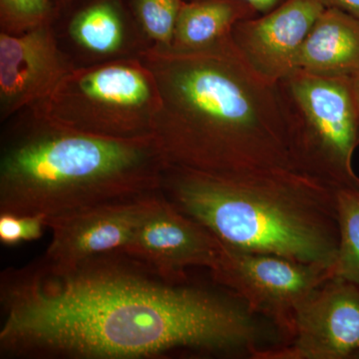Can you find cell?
Returning <instances> with one entry per match:
<instances>
[{"label": "cell", "mask_w": 359, "mask_h": 359, "mask_svg": "<svg viewBox=\"0 0 359 359\" xmlns=\"http://www.w3.org/2000/svg\"><path fill=\"white\" fill-rule=\"evenodd\" d=\"M73 70L50 23L22 34L0 32V122L43 102Z\"/></svg>", "instance_id": "12"}, {"label": "cell", "mask_w": 359, "mask_h": 359, "mask_svg": "<svg viewBox=\"0 0 359 359\" xmlns=\"http://www.w3.org/2000/svg\"><path fill=\"white\" fill-rule=\"evenodd\" d=\"M224 250L211 231L177 209L160 192L125 254L175 283L189 282L187 269L218 266Z\"/></svg>", "instance_id": "10"}, {"label": "cell", "mask_w": 359, "mask_h": 359, "mask_svg": "<svg viewBox=\"0 0 359 359\" xmlns=\"http://www.w3.org/2000/svg\"><path fill=\"white\" fill-rule=\"evenodd\" d=\"M185 1H189V0H185ZM244 1L249 4L257 13L264 14L273 11L285 0H244Z\"/></svg>", "instance_id": "21"}, {"label": "cell", "mask_w": 359, "mask_h": 359, "mask_svg": "<svg viewBox=\"0 0 359 359\" xmlns=\"http://www.w3.org/2000/svg\"><path fill=\"white\" fill-rule=\"evenodd\" d=\"M185 0H127L135 20L151 47L167 48L173 41L175 25Z\"/></svg>", "instance_id": "17"}, {"label": "cell", "mask_w": 359, "mask_h": 359, "mask_svg": "<svg viewBox=\"0 0 359 359\" xmlns=\"http://www.w3.org/2000/svg\"><path fill=\"white\" fill-rule=\"evenodd\" d=\"M294 70L330 77L359 75V20L325 7L302 45Z\"/></svg>", "instance_id": "14"}, {"label": "cell", "mask_w": 359, "mask_h": 359, "mask_svg": "<svg viewBox=\"0 0 359 359\" xmlns=\"http://www.w3.org/2000/svg\"><path fill=\"white\" fill-rule=\"evenodd\" d=\"M353 359H359V351H358V353L354 354Z\"/></svg>", "instance_id": "23"}, {"label": "cell", "mask_w": 359, "mask_h": 359, "mask_svg": "<svg viewBox=\"0 0 359 359\" xmlns=\"http://www.w3.org/2000/svg\"><path fill=\"white\" fill-rule=\"evenodd\" d=\"M56 0H54V4H55Z\"/></svg>", "instance_id": "24"}, {"label": "cell", "mask_w": 359, "mask_h": 359, "mask_svg": "<svg viewBox=\"0 0 359 359\" xmlns=\"http://www.w3.org/2000/svg\"><path fill=\"white\" fill-rule=\"evenodd\" d=\"M259 13L244 0L184 1L175 25L172 48L196 51L230 39L240 21Z\"/></svg>", "instance_id": "15"}, {"label": "cell", "mask_w": 359, "mask_h": 359, "mask_svg": "<svg viewBox=\"0 0 359 359\" xmlns=\"http://www.w3.org/2000/svg\"><path fill=\"white\" fill-rule=\"evenodd\" d=\"M161 192L222 244L332 266L339 244L335 189L294 171L217 176L166 165Z\"/></svg>", "instance_id": "4"}, {"label": "cell", "mask_w": 359, "mask_h": 359, "mask_svg": "<svg viewBox=\"0 0 359 359\" xmlns=\"http://www.w3.org/2000/svg\"><path fill=\"white\" fill-rule=\"evenodd\" d=\"M50 25L75 69L141 59L151 48L127 0H56Z\"/></svg>", "instance_id": "8"}, {"label": "cell", "mask_w": 359, "mask_h": 359, "mask_svg": "<svg viewBox=\"0 0 359 359\" xmlns=\"http://www.w3.org/2000/svg\"><path fill=\"white\" fill-rule=\"evenodd\" d=\"M141 59L159 88L153 137L167 165L217 176L297 171L275 85L231 37L202 50L151 47Z\"/></svg>", "instance_id": "2"}, {"label": "cell", "mask_w": 359, "mask_h": 359, "mask_svg": "<svg viewBox=\"0 0 359 359\" xmlns=\"http://www.w3.org/2000/svg\"><path fill=\"white\" fill-rule=\"evenodd\" d=\"M351 85H353L354 98L359 110V75L351 77Z\"/></svg>", "instance_id": "22"}, {"label": "cell", "mask_w": 359, "mask_h": 359, "mask_svg": "<svg viewBox=\"0 0 359 359\" xmlns=\"http://www.w3.org/2000/svg\"><path fill=\"white\" fill-rule=\"evenodd\" d=\"M358 351L359 285L332 276L297 306L290 341L252 358L353 359Z\"/></svg>", "instance_id": "9"}, {"label": "cell", "mask_w": 359, "mask_h": 359, "mask_svg": "<svg viewBox=\"0 0 359 359\" xmlns=\"http://www.w3.org/2000/svg\"><path fill=\"white\" fill-rule=\"evenodd\" d=\"M159 192L47 218L52 238L41 259L48 264L68 266L124 252Z\"/></svg>", "instance_id": "11"}, {"label": "cell", "mask_w": 359, "mask_h": 359, "mask_svg": "<svg viewBox=\"0 0 359 359\" xmlns=\"http://www.w3.org/2000/svg\"><path fill=\"white\" fill-rule=\"evenodd\" d=\"M52 121L81 133L113 139L153 136L160 93L142 59L78 68L36 104Z\"/></svg>", "instance_id": "6"}, {"label": "cell", "mask_w": 359, "mask_h": 359, "mask_svg": "<svg viewBox=\"0 0 359 359\" xmlns=\"http://www.w3.org/2000/svg\"><path fill=\"white\" fill-rule=\"evenodd\" d=\"M1 124L0 214L51 218L161 190L167 164L153 136L81 133L37 105Z\"/></svg>", "instance_id": "3"}, {"label": "cell", "mask_w": 359, "mask_h": 359, "mask_svg": "<svg viewBox=\"0 0 359 359\" xmlns=\"http://www.w3.org/2000/svg\"><path fill=\"white\" fill-rule=\"evenodd\" d=\"M325 7L340 9L359 20V0H320Z\"/></svg>", "instance_id": "20"}, {"label": "cell", "mask_w": 359, "mask_h": 359, "mask_svg": "<svg viewBox=\"0 0 359 359\" xmlns=\"http://www.w3.org/2000/svg\"><path fill=\"white\" fill-rule=\"evenodd\" d=\"M339 244L332 276L359 285V188L335 189Z\"/></svg>", "instance_id": "16"}, {"label": "cell", "mask_w": 359, "mask_h": 359, "mask_svg": "<svg viewBox=\"0 0 359 359\" xmlns=\"http://www.w3.org/2000/svg\"><path fill=\"white\" fill-rule=\"evenodd\" d=\"M297 171L332 188H359L353 159L359 110L351 78L294 70L275 84Z\"/></svg>", "instance_id": "5"}, {"label": "cell", "mask_w": 359, "mask_h": 359, "mask_svg": "<svg viewBox=\"0 0 359 359\" xmlns=\"http://www.w3.org/2000/svg\"><path fill=\"white\" fill-rule=\"evenodd\" d=\"M214 282L276 327L285 344L294 332L295 311L313 290L332 278V266L309 264L224 245Z\"/></svg>", "instance_id": "7"}, {"label": "cell", "mask_w": 359, "mask_h": 359, "mask_svg": "<svg viewBox=\"0 0 359 359\" xmlns=\"http://www.w3.org/2000/svg\"><path fill=\"white\" fill-rule=\"evenodd\" d=\"M46 219L43 215L0 214V242L11 247L39 240L47 229Z\"/></svg>", "instance_id": "19"}, {"label": "cell", "mask_w": 359, "mask_h": 359, "mask_svg": "<svg viewBox=\"0 0 359 359\" xmlns=\"http://www.w3.org/2000/svg\"><path fill=\"white\" fill-rule=\"evenodd\" d=\"M325 9L320 0H285L269 13L238 22L231 41L250 69L275 85L294 71L302 45Z\"/></svg>", "instance_id": "13"}, {"label": "cell", "mask_w": 359, "mask_h": 359, "mask_svg": "<svg viewBox=\"0 0 359 359\" xmlns=\"http://www.w3.org/2000/svg\"><path fill=\"white\" fill-rule=\"evenodd\" d=\"M0 306L2 359L252 358L276 332L233 292L168 282L125 252L6 269Z\"/></svg>", "instance_id": "1"}, {"label": "cell", "mask_w": 359, "mask_h": 359, "mask_svg": "<svg viewBox=\"0 0 359 359\" xmlns=\"http://www.w3.org/2000/svg\"><path fill=\"white\" fill-rule=\"evenodd\" d=\"M54 7V0H0V32L22 34L50 23Z\"/></svg>", "instance_id": "18"}]
</instances>
